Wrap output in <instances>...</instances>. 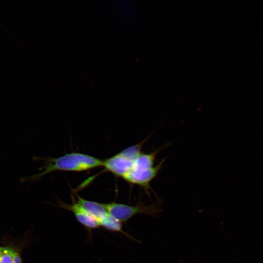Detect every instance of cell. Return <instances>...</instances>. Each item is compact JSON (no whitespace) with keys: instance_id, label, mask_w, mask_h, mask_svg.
Instances as JSON below:
<instances>
[{"instance_id":"obj_1","label":"cell","mask_w":263,"mask_h":263,"mask_svg":"<svg viewBox=\"0 0 263 263\" xmlns=\"http://www.w3.org/2000/svg\"><path fill=\"white\" fill-rule=\"evenodd\" d=\"M34 160L44 162V165L39 169L42 171L28 176L20 178L21 182L37 181L44 175L56 171H83L97 167H102V160L86 154L73 152L57 158H41L33 157Z\"/></svg>"},{"instance_id":"obj_2","label":"cell","mask_w":263,"mask_h":263,"mask_svg":"<svg viewBox=\"0 0 263 263\" xmlns=\"http://www.w3.org/2000/svg\"><path fill=\"white\" fill-rule=\"evenodd\" d=\"M108 213L121 223L126 222L137 214H144L155 217L163 211L156 203L146 205L144 202H139L134 206H130L115 202L104 204Z\"/></svg>"},{"instance_id":"obj_3","label":"cell","mask_w":263,"mask_h":263,"mask_svg":"<svg viewBox=\"0 0 263 263\" xmlns=\"http://www.w3.org/2000/svg\"><path fill=\"white\" fill-rule=\"evenodd\" d=\"M165 159L164 158L156 166L147 170H131L123 178L130 183L143 187L149 194V190L151 189L150 183L159 174Z\"/></svg>"},{"instance_id":"obj_4","label":"cell","mask_w":263,"mask_h":263,"mask_svg":"<svg viewBox=\"0 0 263 263\" xmlns=\"http://www.w3.org/2000/svg\"><path fill=\"white\" fill-rule=\"evenodd\" d=\"M134 161L118 153L103 160L102 167L114 175L123 178L132 169Z\"/></svg>"},{"instance_id":"obj_5","label":"cell","mask_w":263,"mask_h":263,"mask_svg":"<svg viewBox=\"0 0 263 263\" xmlns=\"http://www.w3.org/2000/svg\"><path fill=\"white\" fill-rule=\"evenodd\" d=\"M59 203L60 207L73 212L78 222L86 227L95 229L100 226L98 221L82 209L74 200L71 205Z\"/></svg>"},{"instance_id":"obj_6","label":"cell","mask_w":263,"mask_h":263,"mask_svg":"<svg viewBox=\"0 0 263 263\" xmlns=\"http://www.w3.org/2000/svg\"><path fill=\"white\" fill-rule=\"evenodd\" d=\"M78 205L89 214L96 219L98 222L109 213L104 204L84 199L75 194Z\"/></svg>"},{"instance_id":"obj_7","label":"cell","mask_w":263,"mask_h":263,"mask_svg":"<svg viewBox=\"0 0 263 263\" xmlns=\"http://www.w3.org/2000/svg\"><path fill=\"white\" fill-rule=\"evenodd\" d=\"M169 145V144H167L150 153L142 152L134 160L132 170H144L154 167L153 164L157 154Z\"/></svg>"},{"instance_id":"obj_8","label":"cell","mask_w":263,"mask_h":263,"mask_svg":"<svg viewBox=\"0 0 263 263\" xmlns=\"http://www.w3.org/2000/svg\"><path fill=\"white\" fill-rule=\"evenodd\" d=\"M99 223L100 226L103 227L106 230L113 232H120L130 239L136 242H139V241L133 238L129 234L126 233L122 229V223L114 218L109 214L101 219L99 222Z\"/></svg>"},{"instance_id":"obj_9","label":"cell","mask_w":263,"mask_h":263,"mask_svg":"<svg viewBox=\"0 0 263 263\" xmlns=\"http://www.w3.org/2000/svg\"><path fill=\"white\" fill-rule=\"evenodd\" d=\"M16 251L9 247H3L0 254V263H14Z\"/></svg>"},{"instance_id":"obj_10","label":"cell","mask_w":263,"mask_h":263,"mask_svg":"<svg viewBox=\"0 0 263 263\" xmlns=\"http://www.w3.org/2000/svg\"><path fill=\"white\" fill-rule=\"evenodd\" d=\"M14 263H22L21 258L18 254V252H16L15 257V260Z\"/></svg>"},{"instance_id":"obj_11","label":"cell","mask_w":263,"mask_h":263,"mask_svg":"<svg viewBox=\"0 0 263 263\" xmlns=\"http://www.w3.org/2000/svg\"><path fill=\"white\" fill-rule=\"evenodd\" d=\"M2 248H3V247H0V254H1V251H2Z\"/></svg>"}]
</instances>
